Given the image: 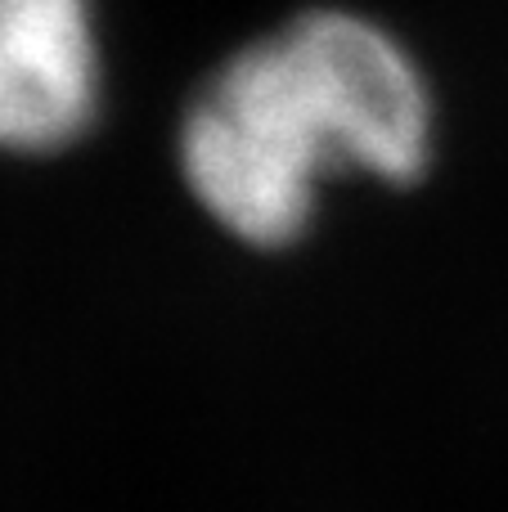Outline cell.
Segmentation results:
<instances>
[{
	"label": "cell",
	"mask_w": 508,
	"mask_h": 512,
	"mask_svg": "<svg viewBox=\"0 0 508 512\" xmlns=\"http://www.w3.org/2000/svg\"><path fill=\"white\" fill-rule=\"evenodd\" d=\"M99 108L90 0H0V149L50 153Z\"/></svg>",
	"instance_id": "obj_2"
},
{
	"label": "cell",
	"mask_w": 508,
	"mask_h": 512,
	"mask_svg": "<svg viewBox=\"0 0 508 512\" xmlns=\"http://www.w3.org/2000/svg\"><path fill=\"white\" fill-rule=\"evenodd\" d=\"M428 153L432 95L419 63L347 9H315L252 41L180 122L189 194L252 248L302 239L333 171L410 185Z\"/></svg>",
	"instance_id": "obj_1"
}]
</instances>
